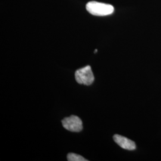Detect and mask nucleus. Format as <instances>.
I'll return each instance as SVG.
<instances>
[{
  "label": "nucleus",
  "mask_w": 161,
  "mask_h": 161,
  "mask_svg": "<svg viewBox=\"0 0 161 161\" xmlns=\"http://www.w3.org/2000/svg\"><path fill=\"white\" fill-rule=\"evenodd\" d=\"M86 9L90 14L98 16L110 15L114 12V7L112 5L96 1L88 3L86 5Z\"/></svg>",
  "instance_id": "nucleus-1"
},
{
  "label": "nucleus",
  "mask_w": 161,
  "mask_h": 161,
  "mask_svg": "<svg viewBox=\"0 0 161 161\" xmlns=\"http://www.w3.org/2000/svg\"><path fill=\"white\" fill-rule=\"evenodd\" d=\"M75 76V80L78 84L85 86L92 85L94 80L92 70L89 65L76 70Z\"/></svg>",
  "instance_id": "nucleus-2"
},
{
  "label": "nucleus",
  "mask_w": 161,
  "mask_h": 161,
  "mask_svg": "<svg viewBox=\"0 0 161 161\" xmlns=\"http://www.w3.org/2000/svg\"><path fill=\"white\" fill-rule=\"evenodd\" d=\"M62 122L65 129L72 132H80L83 128L82 120L76 115H71L65 118Z\"/></svg>",
  "instance_id": "nucleus-3"
},
{
  "label": "nucleus",
  "mask_w": 161,
  "mask_h": 161,
  "mask_svg": "<svg viewBox=\"0 0 161 161\" xmlns=\"http://www.w3.org/2000/svg\"><path fill=\"white\" fill-rule=\"evenodd\" d=\"M114 140L115 143L118 144L121 147L124 149L128 150H133L136 149V143L131 140L125 137L122 136L119 134H115L114 136Z\"/></svg>",
  "instance_id": "nucleus-4"
},
{
  "label": "nucleus",
  "mask_w": 161,
  "mask_h": 161,
  "mask_svg": "<svg viewBox=\"0 0 161 161\" xmlns=\"http://www.w3.org/2000/svg\"><path fill=\"white\" fill-rule=\"evenodd\" d=\"M67 159L69 161H87V159H86L84 157L82 156L74 153H70L67 156Z\"/></svg>",
  "instance_id": "nucleus-5"
},
{
  "label": "nucleus",
  "mask_w": 161,
  "mask_h": 161,
  "mask_svg": "<svg viewBox=\"0 0 161 161\" xmlns=\"http://www.w3.org/2000/svg\"><path fill=\"white\" fill-rule=\"evenodd\" d=\"M97 50H96L94 51V53H97Z\"/></svg>",
  "instance_id": "nucleus-6"
}]
</instances>
